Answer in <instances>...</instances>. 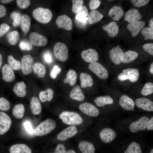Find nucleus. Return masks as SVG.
Instances as JSON below:
<instances>
[{
    "instance_id": "obj_1",
    "label": "nucleus",
    "mask_w": 153,
    "mask_h": 153,
    "mask_svg": "<svg viewBox=\"0 0 153 153\" xmlns=\"http://www.w3.org/2000/svg\"><path fill=\"white\" fill-rule=\"evenodd\" d=\"M59 117L64 123L69 125H80L83 122V119L80 115L74 112L63 111L60 114Z\"/></svg>"
},
{
    "instance_id": "obj_2",
    "label": "nucleus",
    "mask_w": 153,
    "mask_h": 153,
    "mask_svg": "<svg viewBox=\"0 0 153 153\" xmlns=\"http://www.w3.org/2000/svg\"><path fill=\"white\" fill-rule=\"evenodd\" d=\"M56 124L53 119L48 118L41 122L35 128L34 131L35 135L37 136L46 135L53 130Z\"/></svg>"
},
{
    "instance_id": "obj_3",
    "label": "nucleus",
    "mask_w": 153,
    "mask_h": 153,
    "mask_svg": "<svg viewBox=\"0 0 153 153\" xmlns=\"http://www.w3.org/2000/svg\"><path fill=\"white\" fill-rule=\"evenodd\" d=\"M32 16L38 22L46 24L51 21L52 17V14L51 11L48 8L39 7L33 10Z\"/></svg>"
},
{
    "instance_id": "obj_4",
    "label": "nucleus",
    "mask_w": 153,
    "mask_h": 153,
    "mask_svg": "<svg viewBox=\"0 0 153 153\" xmlns=\"http://www.w3.org/2000/svg\"><path fill=\"white\" fill-rule=\"evenodd\" d=\"M139 76V70L136 68H128L124 69L118 76L120 81H124L128 80L132 82L138 81Z\"/></svg>"
},
{
    "instance_id": "obj_5",
    "label": "nucleus",
    "mask_w": 153,
    "mask_h": 153,
    "mask_svg": "<svg viewBox=\"0 0 153 153\" xmlns=\"http://www.w3.org/2000/svg\"><path fill=\"white\" fill-rule=\"evenodd\" d=\"M54 53L56 58L60 61L64 62L69 57V52L66 45L64 43L58 42L54 47Z\"/></svg>"
},
{
    "instance_id": "obj_6",
    "label": "nucleus",
    "mask_w": 153,
    "mask_h": 153,
    "mask_svg": "<svg viewBox=\"0 0 153 153\" xmlns=\"http://www.w3.org/2000/svg\"><path fill=\"white\" fill-rule=\"evenodd\" d=\"M88 68L101 79H106L109 76L107 70L102 65L98 62L90 63Z\"/></svg>"
},
{
    "instance_id": "obj_7",
    "label": "nucleus",
    "mask_w": 153,
    "mask_h": 153,
    "mask_svg": "<svg viewBox=\"0 0 153 153\" xmlns=\"http://www.w3.org/2000/svg\"><path fill=\"white\" fill-rule=\"evenodd\" d=\"M33 60L30 54L24 55L21 60V69L23 74H30L33 71Z\"/></svg>"
},
{
    "instance_id": "obj_8",
    "label": "nucleus",
    "mask_w": 153,
    "mask_h": 153,
    "mask_svg": "<svg viewBox=\"0 0 153 153\" xmlns=\"http://www.w3.org/2000/svg\"><path fill=\"white\" fill-rule=\"evenodd\" d=\"M124 53L122 50L120 46L114 47L109 52V57L111 60L114 64L119 65L122 62Z\"/></svg>"
},
{
    "instance_id": "obj_9",
    "label": "nucleus",
    "mask_w": 153,
    "mask_h": 153,
    "mask_svg": "<svg viewBox=\"0 0 153 153\" xmlns=\"http://www.w3.org/2000/svg\"><path fill=\"white\" fill-rule=\"evenodd\" d=\"M79 108L82 112L90 116H97L99 113V110L96 107L88 102L81 104L79 105Z\"/></svg>"
},
{
    "instance_id": "obj_10",
    "label": "nucleus",
    "mask_w": 153,
    "mask_h": 153,
    "mask_svg": "<svg viewBox=\"0 0 153 153\" xmlns=\"http://www.w3.org/2000/svg\"><path fill=\"white\" fill-rule=\"evenodd\" d=\"M29 39L31 44L36 46H44L48 43V40L46 37L36 32L31 33Z\"/></svg>"
},
{
    "instance_id": "obj_11",
    "label": "nucleus",
    "mask_w": 153,
    "mask_h": 153,
    "mask_svg": "<svg viewBox=\"0 0 153 153\" xmlns=\"http://www.w3.org/2000/svg\"><path fill=\"white\" fill-rule=\"evenodd\" d=\"M81 56L84 61L90 63L96 62L99 58L97 52L92 48H89L83 51L81 53Z\"/></svg>"
},
{
    "instance_id": "obj_12",
    "label": "nucleus",
    "mask_w": 153,
    "mask_h": 153,
    "mask_svg": "<svg viewBox=\"0 0 153 153\" xmlns=\"http://www.w3.org/2000/svg\"><path fill=\"white\" fill-rule=\"evenodd\" d=\"M149 120L148 117L144 116L133 122L129 126L130 131L132 132L135 133L138 130L145 129L147 128Z\"/></svg>"
},
{
    "instance_id": "obj_13",
    "label": "nucleus",
    "mask_w": 153,
    "mask_h": 153,
    "mask_svg": "<svg viewBox=\"0 0 153 153\" xmlns=\"http://www.w3.org/2000/svg\"><path fill=\"white\" fill-rule=\"evenodd\" d=\"M12 123L10 116L3 112H0V135H2L7 132Z\"/></svg>"
},
{
    "instance_id": "obj_14",
    "label": "nucleus",
    "mask_w": 153,
    "mask_h": 153,
    "mask_svg": "<svg viewBox=\"0 0 153 153\" xmlns=\"http://www.w3.org/2000/svg\"><path fill=\"white\" fill-rule=\"evenodd\" d=\"M77 132L76 128L74 126H72L61 131L57 135V138L60 141H65L74 136Z\"/></svg>"
},
{
    "instance_id": "obj_15",
    "label": "nucleus",
    "mask_w": 153,
    "mask_h": 153,
    "mask_svg": "<svg viewBox=\"0 0 153 153\" xmlns=\"http://www.w3.org/2000/svg\"><path fill=\"white\" fill-rule=\"evenodd\" d=\"M56 23L58 28H62L70 31L73 27V23L71 19L66 15H63L58 17Z\"/></svg>"
},
{
    "instance_id": "obj_16",
    "label": "nucleus",
    "mask_w": 153,
    "mask_h": 153,
    "mask_svg": "<svg viewBox=\"0 0 153 153\" xmlns=\"http://www.w3.org/2000/svg\"><path fill=\"white\" fill-rule=\"evenodd\" d=\"M88 11L86 7L84 5L81 10L78 13L75 17L76 24L79 26H85L88 22Z\"/></svg>"
},
{
    "instance_id": "obj_17",
    "label": "nucleus",
    "mask_w": 153,
    "mask_h": 153,
    "mask_svg": "<svg viewBox=\"0 0 153 153\" xmlns=\"http://www.w3.org/2000/svg\"><path fill=\"white\" fill-rule=\"evenodd\" d=\"M116 133L112 129L105 128L103 129L99 133L101 140L104 143H109L112 141L116 137Z\"/></svg>"
},
{
    "instance_id": "obj_18",
    "label": "nucleus",
    "mask_w": 153,
    "mask_h": 153,
    "mask_svg": "<svg viewBox=\"0 0 153 153\" xmlns=\"http://www.w3.org/2000/svg\"><path fill=\"white\" fill-rule=\"evenodd\" d=\"M136 105L139 108L148 111H153V102L145 97H140L135 101Z\"/></svg>"
},
{
    "instance_id": "obj_19",
    "label": "nucleus",
    "mask_w": 153,
    "mask_h": 153,
    "mask_svg": "<svg viewBox=\"0 0 153 153\" xmlns=\"http://www.w3.org/2000/svg\"><path fill=\"white\" fill-rule=\"evenodd\" d=\"M145 25L144 22L139 20L129 23L127 25V27L131 32L132 36L135 37L144 28Z\"/></svg>"
},
{
    "instance_id": "obj_20",
    "label": "nucleus",
    "mask_w": 153,
    "mask_h": 153,
    "mask_svg": "<svg viewBox=\"0 0 153 153\" xmlns=\"http://www.w3.org/2000/svg\"><path fill=\"white\" fill-rule=\"evenodd\" d=\"M119 104L125 110L128 111L134 110L135 103L133 100L126 95H122L119 101Z\"/></svg>"
},
{
    "instance_id": "obj_21",
    "label": "nucleus",
    "mask_w": 153,
    "mask_h": 153,
    "mask_svg": "<svg viewBox=\"0 0 153 153\" xmlns=\"http://www.w3.org/2000/svg\"><path fill=\"white\" fill-rule=\"evenodd\" d=\"M9 153H32L31 148L27 145L24 144H14L9 149Z\"/></svg>"
},
{
    "instance_id": "obj_22",
    "label": "nucleus",
    "mask_w": 153,
    "mask_h": 153,
    "mask_svg": "<svg viewBox=\"0 0 153 153\" xmlns=\"http://www.w3.org/2000/svg\"><path fill=\"white\" fill-rule=\"evenodd\" d=\"M2 78L5 82H10L14 80L15 75L12 67L7 64H5L2 68Z\"/></svg>"
},
{
    "instance_id": "obj_23",
    "label": "nucleus",
    "mask_w": 153,
    "mask_h": 153,
    "mask_svg": "<svg viewBox=\"0 0 153 153\" xmlns=\"http://www.w3.org/2000/svg\"><path fill=\"white\" fill-rule=\"evenodd\" d=\"M142 18V17L138 10L135 8H131L126 12L124 19L129 23L139 21Z\"/></svg>"
},
{
    "instance_id": "obj_24",
    "label": "nucleus",
    "mask_w": 153,
    "mask_h": 153,
    "mask_svg": "<svg viewBox=\"0 0 153 153\" xmlns=\"http://www.w3.org/2000/svg\"><path fill=\"white\" fill-rule=\"evenodd\" d=\"M124 14V11L120 6L114 5L109 10V16L114 21L120 20Z\"/></svg>"
},
{
    "instance_id": "obj_25",
    "label": "nucleus",
    "mask_w": 153,
    "mask_h": 153,
    "mask_svg": "<svg viewBox=\"0 0 153 153\" xmlns=\"http://www.w3.org/2000/svg\"><path fill=\"white\" fill-rule=\"evenodd\" d=\"M102 28L111 37H116L119 32L118 26L115 22H112L103 25Z\"/></svg>"
},
{
    "instance_id": "obj_26",
    "label": "nucleus",
    "mask_w": 153,
    "mask_h": 153,
    "mask_svg": "<svg viewBox=\"0 0 153 153\" xmlns=\"http://www.w3.org/2000/svg\"><path fill=\"white\" fill-rule=\"evenodd\" d=\"M78 147L82 153H95V148L94 144L88 141H81L78 144Z\"/></svg>"
},
{
    "instance_id": "obj_27",
    "label": "nucleus",
    "mask_w": 153,
    "mask_h": 153,
    "mask_svg": "<svg viewBox=\"0 0 153 153\" xmlns=\"http://www.w3.org/2000/svg\"><path fill=\"white\" fill-rule=\"evenodd\" d=\"M69 96L71 99L80 101H83L85 98V95L82 91L78 85L76 86L72 89Z\"/></svg>"
},
{
    "instance_id": "obj_28",
    "label": "nucleus",
    "mask_w": 153,
    "mask_h": 153,
    "mask_svg": "<svg viewBox=\"0 0 153 153\" xmlns=\"http://www.w3.org/2000/svg\"><path fill=\"white\" fill-rule=\"evenodd\" d=\"M80 85L82 88L91 87L94 84L92 77L89 74L84 73H81L80 75Z\"/></svg>"
},
{
    "instance_id": "obj_29",
    "label": "nucleus",
    "mask_w": 153,
    "mask_h": 153,
    "mask_svg": "<svg viewBox=\"0 0 153 153\" xmlns=\"http://www.w3.org/2000/svg\"><path fill=\"white\" fill-rule=\"evenodd\" d=\"M13 91L18 96L23 97L26 94V85L22 81L17 83L14 86Z\"/></svg>"
},
{
    "instance_id": "obj_30",
    "label": "nucleus",
    "mask_w": 153,
    "mask_h": 153,
    "mask_svg": "<svg viewBox=\"0 0 153 153\" xmlns=\"http://www.w3.org/2000/svg\"><path fill=\"white\" fill-rule=\"evenodd\" d=\"M30 107L32 113L34 115L39 114L42 111V107L39 99L36 97H33L31 100Z\"/></svg>"
},
{
    "instance_id": "obj_31",
    "label": "nucleus",
    "mask_w": 153,
    "mask_h": 153,
    "mask_svg": "<svg viewBox=\"0 0 153 153\" xmlns=\"http://www.w3.org/2000/svg\"><path fill=\"white\" fill-rule=\"evenodd\" d=\"M103 17V14L97 10H92L88 16V22L90 25L100 21Z\"/></svg>"
},
{
    "instance_id": "obj_32",
    "label": "nucleus",
    "mask_w": 153,
    "mask_h": 153,
    "mask_svg": "<svg viewBox=\"0 0 153 153\" xmlns=\"http://www.w3.org/2000/svg\"><path fill=\"white\" fill-rule=\"evenodd\" d=\"M77 75L75 71L73 69L69 70L67 73L66 77L63 80V82L68 84L71 86H74L77 80Z\"/></svg>"
},
{
    "instance_id": "obj_33",
    "label": "nucleus",
    "mask_w": 153,
    "mask_h": 153,
    "mask_svg": "<svg viewBox=\"0 0 153 153\" xmlns=\"http://www.w3.org/2000/svg\"><path fill=\"white\" fill-rule=\"evenodd\" d=\"M94 101L97 106L99 107L111 104L114 102L112 97L108 95L97 97L94 99Z\"/></svg>"
},
{
    "instance_id": "obj_34",
    "label": "nucleus",
    "mask_w": 153,
    "mask_h": 153,
    "mask_svg": "<svg viewBox=\"0 0 153 153\" xmlns=\"http://www.w3.org/2000/svg\"><path fill=\"white\" fill-rule=\"evenodd\" d=\"M33 70L34 73L39 78H43L46 74L45 67L40 62H36L33 64Z\"/></svg>"
},
{
    "instance_id": "obj_35",
    "label": "nucleus",
    "mask_w": 153,
    "mask_h": 153,
    "mask_svg": "<svg viewBox=\"0 0 153 153\" xmlns=\"http://www.w3.org/2000/svg\"><path fill=\"white\" fill-rule=\"evenodd\" d=\"M40 101L43 102L46 101L50 102L54 97V92L52 89L48 88L45 90L41 91L39 95Z\"/></svg>"
},
{
    "instance_id": "obj_36",
    "label": "nucleus",
    "mask_w": 153,
    "mask_h": 153,
    "mask_svg": "<svg viewBox=\"0 0 153 153\" xmlns=\"http://www.w3.org/2000/svg\"><path fill=\"white\" fill-rule=\"evenodd\" d=\"M139 54L134 51L129 50L124 53L123 59L122 63H128L136 59L139 56Z\"/></svg>"
},
{
    "instance_id": "obj_37",
    "label": "nucleus",
    "mask_w": 153,
    "mask_h": 153,
    "mask_svg": "<svg viewBox=\"0 0 153 153\" xmlns=\"http://www.w3.org/2000/svg\"><path fill=\"white\" fill-rule=\"evenodd\" d=\"M25 109L24 105L21 103L16 105L12 110V113L16 118L20 119L23 116Z\"/></svg>"
},
{
    "instance_id": "obj_38",
    "label": "nucleus",
    "mask_w": 153,
    "mask_h": 153,
    "mask_svg": "<svg viewBox=\"0 0 153 153\" xmlns=\"http://www.w3.org/2000/svg\"><path fill=\"white\" fill-rule=\"evenodd\" d=\"M20 35L17 31H12L7 35V38L10 44L15 45L20 39Z\"/></svg>"
},
{
    "instance_id": "obj_39",
    "label": "nucleus",
    "mask_w": 153,
    "mask_h": 153,
    "mask_svg": "<svg viewBox=\"0 0 153 153\" xmlns=\"http://www.w3.org/2000/svg\"><path fill=\"white\" fill-rule=\"evenodd\" d=\"M31 19L30 17L26 14L22 15L21 26L22 29L25 33L28 32L31 26Z\"/></svg>"
},
{
    "instance_id": "obj_40",
    "label": "nucleus",
    "mask_w": 153,
    "mask_h": 153,
    "mask_svg": "<svg viewBox=\"0 0 153 153\" xmlns=\"http://www.w3.org/2000/svg\"><path fill=\"white\" fill-rule=\"evenodd\" d=\"M124 153H142V152L140 145L137 143L132 142Z\"/></svg>"
},
{
    "instance_id": "obj_41",
    "label": "nucleus",
    "mask_w": 153,
    "mask_h": 153,
    "mask_svg": "<svg viewBox=\"0 0 153 153\" xmlns=\"http://www.w3.org/2000/svg\"><path fill=\"white\" fill-rule=\"evenodd\" d=\"M7 60L9 65L13 70H18L21 69V63L20 61L15 60L12 56H8Z\"/></svg>"
},
{
    "instance_id": "obj_42",
    "label": "nucleus",
    "mask_w": 153,
    "mask_h": 153,
    "mask_svg": "<svg viewBox=\"0 0 153 153\" xmlns=\"http://www.w3.org/2000/svg\"><path fill=\"white\" fill-rule=\"evenodd\" d=\"M141 94L147 96L152 94L153 93V83L148 82L145 84L141 91Z\"/></svg>"
},
{
    "instance_id": "obj_43",
    "label": "nucleus",
    "mask_w": 153,
    "mask_h": 153,
    "mask_svg": "<svg viewBox=\"0 0 153 153\" xmlns=\"http://www.w3.org/2000/svg\"><path fill=\"white\" fill-rule=\"evenodd\" d=\"M72 11L74 13L79 12L83 6V1L82 0H72Z\"/></svg>"
},
{
    "instance_id": "obj_44",
    "label": "nucleus",
    "mask_w": 153,
    "mask_h": 153,
    "mask_svg": "<svg viewBox=\"0 0 153 153\" xmlns=\"http://www.w3.org/2000/svg\"><path fill=\"white\" fill-rule=\"evenodd\" d=\"M11 18L13 20V25L15 27L19 26L21 23L22 15L16 12H12L10 15Z\"/></svg>"
},
{
    "instance_id": "obj_45",
    "label": "nucleus",
    "mask_w": 153,
    "mask_h": 153,
    "mask_svg": "<svg viewBox=\"0 0 153 153\" xmlns=\"http://www.w3.org/2000/svg\"><path fill=\"white\" fill-rule=\"evenodd\" d=\"M141 33L144 37V40L153 39V29L150 27L144 28L142 29Z\"/></svg>"
},
{
    "instance_id": "obj_46",
    "label": "nucleus",
    "mask_w": 153,
    "mask_h": 153,
    "mask_svg": "<svg viewBox=\"0 0 153 153\" xmlns=\"http://www.w3.org/2000/svg\"><path fill=\"white\" fill-rule=\"evenodd\" d=\"M10 107V103L7 99L3 97H0V110L3 111L8 110Z\"/></svg>"
},
{
    "instance_id": "obj_47",
    "label": "nucleus",
    "mask_w": 153,
    "mask_h": 153,
    "mask_svg": "<svg viewBox=\"0 0 153 153\" xmlns=\"http://www.w3.org/2000/svg\"><path fill=\"white\" fill-rule=\"evenodd\" d=\"M61 71V69L58 66L54 65L50 73V77L53 79L56 78L57 76L60 73Z\"/></svg>"
},
{
    "instance_id": "obj_48",
    "label": "nucleus",
    "mask_w": 153,
    "mask_h": 153,
    "mask_svg": "<svg viewBox=\"0 0 153 153\" xmlns=\"http://www.w3.org/2000/svg\"><path fill=\"white\" fill-rule=\"evenodd\" d=\"M19 46L22 50L26 51L30 50L33 48L32 45L30 43L25 41H22L20 42Z\"/></svg>"
},
{
    "instance_id": "obj_49",
    "label": "nucleus",
    "mask_w": 153,
    "mask_h": 153,
    "mask_svg": "<svg viewBox=\"0 0 153 153\" xmlns=\"http://www.w3.org/2000/svg\"><path fill=\"white\" fill-rule=\"evenodd\" d=\"M16 2L18 6L22 9L27 8L31 4L30 1L28 0H17Z\"/></svg>"
},
{
    "instance_id": "obj_50",
    "label": "nucleus",
    "mask_w": 153,
    "mask_h": 153,
    "mask_svg": "<svg viewBox=\"0 0 153 153\" xmlns=\"http://www.w3.org/2000/svg\"><path fill=\"white\" fill-rule=\"evenodd\" d=\"M131 2L133 5L137 7H140L147 4L150 1L149 0H131Z\"/></svg>"
},
{
    "instance_id": "obj_51",
    "label": "nucleus",
    "mask_w": 153,
    "mask_h": 153,
    "mask_svg": "<svg viewBox=\"0 0 153 153\" xmlns=\"http://www.w3.org/2000/svg\"><path fill=\"white\" fill-rule=\"evenodd\" d=\"M101 1L99 0H91L89 3L90 9L92 10H95L100 6Z\"/></svg>"
},
{
    "instance_id": "obj_52",
    "label": "nucleus",
    "mask_w": 153,
    "mask_h": 153,
    "mask_svg": "<svg viewBox=\"0 0 153 153\" xmlns=\"http://www.w3.org/2000/svg\"><path fill=\"white\" fill-rule=\"evenodd\" d=\"M10 26L6 23H3L0 25V38L4 35L9 30Z\"/></svg>"
},
{
    "instance_id": "obj_53",
    "label": "nucleus",
    "mask_w": 153,
    "mask_h": 153,
    "mask_svg": "<svg viewBox=\"0 0 153 153\" xmlns=\"http://www.w3.org/2000/svg\"><path fill=\"white\" fill-rule=\"evenodd\" d=\"M143 48L145 51L149 54L153 55V43H148L144 44L143 46Z\"/></svg>"
},
{
    "instance_id": "obj_54",
    "label": "nucleus",
    "mask_w": 153,
    "mask_h": 153,
    "mask_svg": "<svg viewBox=\"0 0 153 153\" xmlns=\"http://www.w3.org/2000/svg\"><path fill=\"white\" fill-rule=\"evenodd\" d=\"M66 151L65 147L62 144H59L57 145L54 151L49 153H66Z\"/></svg>"
},
{
    "instance_id": "obj_55",
    "label": "nucleus",
    "mask_w": 153,
    "mask_h": 153,
    "mask_svg": "<svg viewBox=\"0 0 153 153\" xmlns=\"http://www.w3.org/2000/svg\"><path fill=\"white\" fill-rule=\"evenodd\" d=\"M24 126L26 131L30 134L33 133L34 130L31 123L28 121H26L24 123Z\"/></svg>"
},
{
    "instance_id": "obj_56",
    "label": "nucleus",
    "mask_w": 153,
    "mask_h": 153,
    "mask_svg": "<svg viewBox=\"0 0 153 153\" xmlns=\"http://www.w3.org/2000/svg\"><path fill=\"white\" fill-rule=\"evenodd\" d=\"M45 61L47 63H50L52 62V59L51 54L49 52L45 53L43 56Z\"/></svg>"
},
{
    "instance_id": "obj_57",
    "label": "nucleus",
    "mask_w": 153,
    "mask_h": 153,
    "mask_svg": "<svg viewBox=\"0 0 153 153\" xmlns=\"http://www.w3.org/2000/svg\"><path fill=\"white\" fill-rule=\"evenodd\" d=\"M6 14V8L3 5L0 4V18L4 17Z\"/></svg>"
},
{
    "instance_id": "obj_58",
    "label": "nucleus",
    "mask_w": 153,
    "mask_h": 153,
    "mask_svg": "<svg viewBox=\"0 0 153 153\" xmlns=\"http://www.w3.org/2000/svg\"><path fill=\"white\" fill-rule=\"evenodd\" d=\"M146 128L149 130H152L153 129V117H152L149 120Z\"/></svg>"
},
{
    "instance_id": "obj_59",
    "label": "nucleus",
    "mask_w": 153,
    "mask_h": 153,
    "mask_svg": "<svg viewBox=\"0 0 153 153\" xmlns=\"http://www.w3.org/2000/svg\"><path fill=\"white\" fill-rule=\"evenodd\" d=\"M149 27L153 29V18H151L149 20Z\"/></svg>"
},
{
    "instance_id": "obj_60",
    "label": "nucleus",
    "mask_w": 153,
    "mask_h": 153,
    "mask_svg": "<svg viewBox=\"0 0 153 153\" xmlns=\"http://www.w3.org/2000/svg\"><path fill=\"white\" fill-rule=\"evenodd\" d=\"M149 71L151 74H153V63H152L150 65Z\"/></svg>"
},
{
    "instance_id": "obj_61",
    "label": "nucleus",
    "mask_w": 153,
    "mask_h": 153,
    "mask_svg": "<svg viewBox=\"0 0 153 153\" xmlns=\"http://www.w3.org/2000/svg\"><path fill=\"white\" fill-rule=\"evenodd\" d=\"M12 0H1V1L3 4H7L12 1Z\"/></svg>"
},
{
    "instance_id": "obj_62",
    "label": "nucleus",
    "mask_w": 153,
    "mask_h": 153,
    "mask_svg": "<svg viewBox=\"0 0 153 153\" xmlns=\"http://www.w3.org/2000/svg\"><path fill=\"white\" fill-rule=\"evenodd\" d=\"M66 153H76L75 151L72 149L69 150L66 152Z\"/></svg>"
},
{
    "instance_id": "obj_63",
    "label": "nucleus",
    "mask_w": 153,
    "mask_h": 153,
    "mask_svg": "<svg viewBox=\"0 0 153 153\" xmlns=\"http://www.w3.org/2000/svg\"><path fill=\"white\" fill-rule=\"evenodd\" d=\"M3 61V58L2 55L0 54V68L2 64Z\"/></svg>"
},
{
    "instance_id": "obj_64",
    "label": "nucleus",
    "mask_w": 153,
    "mask_h": 153,
    "mask_svg": "<svg viewBox=\"0 0 153 153\" xmlns=\"http://www.w3.org/2000/svg\"><path fill=\"white\" fill-rule=\"evenodd\" d=\"M150 153H153V149H152L151 150Z\"/></svg>"
}]
</instances>
